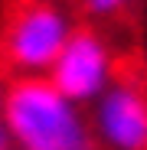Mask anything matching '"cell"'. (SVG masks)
Masks as SVG:
<instances>
[{"mask_svg":"<svg viewBox=\"0 0 147 150\" xmlns=\"http://www.w3.org/2000/svg\"><path fill=\"white\" fill-rule=\"evenodd\" d=\"M0 121L16 150H98L88 111L46 79H7Z\"/></svg>","mask_w":147,"mask_h":150,"instance_id":"6da1fadb","label":"cell"},{"mask_svg":"<svg viewBox=\"0 0 147 150\" xmlns=\"http://www.w3.org/2000/svg\"><path fill=\"white\" fill-rule=\"evenodd\" d=\"M72 30L75 13L62 0H10L0 16V69L10 79L46 75Z\"/></svg>","mask_w":147,"mask_h":150,"instance_id":"7a4b0ae2","label":"cell"},{"mask_svg":"<svg viewBox=\"0 0 147 150\" xmlns=\"http://www.w3.org/2000/svg\"><path fill=\"white\" fill-rule=\"evenodd\" d=\"M121 56L111 36L98 23H75L46 79L53 82L69 101L88 108L121 72Z\"/></svg>","mask_w":147,"mask_h":150,"instance_id":"3957f363","label":"cell"},{"mask_svg":"<svg viewBox=\"0 0 147 150\" xmlns=\"http://www.w3.org/2000/svg\"><path fill=\"white\" fill-rule=\"evenodd\" d=\"M98 150H147V79L121 65L118 79L88 105Z\"/></svg>","mask_w":147,"mask_h":150,"instance_id":"277c9868","label":"cell"},{"mask_svg":"<svg viewBox=\"0 0 147 150\" xmlns=\"http://www.w3.org/2000/svg\"><path fill=\"white\" fill-rule=\"evenodd\" d=\"M134 0H79V10L95 20V23H108V20H118L131 10Z\"/></svg>","mask_w":147,"mask_h":150,"instance_id":"5b68a950","label":"cell"},{"mask_svg":"<svg viewBox=\"0 0 147 150\" xmlns=\"http://www.w3.org/2000/svg\"><path fill=\"white\" fill-rule=\"evenodd\" d=\"M0 150H16V147H13V137H10L7 127H4V121H0Z\"/></svg>","mask_w":147,"mask_h":150,"instance_id":"8992f818","label":"cell"},{"mask_svg":"<svg viewBox=\"0 0 147 150\" xmlns=\"http://www.w3.org/2000/svg\"><path fill=\"white\" fill-rule=\"evenodd\" d=\"M4 88H7V82L0 79V105H4Z\"/></svg>","mask_w":147,"mask_h":150,"instance_id":"52a82bcc","label":"cell"}]
</instances>
